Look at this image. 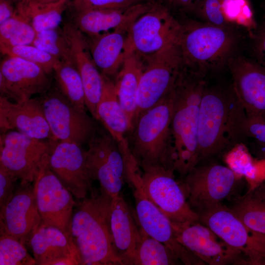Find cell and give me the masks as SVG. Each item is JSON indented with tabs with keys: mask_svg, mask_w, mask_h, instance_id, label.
<instances>
[{
	"mask_svg": "<svg viewBox=\"0 0 265 265\" xmlns=\"http://www.w3.org/2000/svg\"><path fill=\"white\" fill-rule=\"evenodd\" d=\"M247 120L232 84L209 86L206 82L198 127L199 163L245 144Z\"/></svg>",
	"mask_w": 265,
	"mask_h": 265,
	"instance_id": "cell-1",
	"label": "cell"
},
{
	"mask_svg": "<svg viewBox=\"0 0 265 265\" xmlns=\"http://www.w3.org/2000/svg\"><path fill=\"white\" fill-rule=\"evenodd\" d=\"M112 197L94 188L75 206L69 232L83 265H124L110 225Z\"/></svg>",
	"mask_w": 265,
	"mask_h": 265,
	"instance_id": "cell-2",
	"label": "cell"
},
{
	"mask_svg": "<svg viewBox=\"0 0 265 265\" xmlns=\"http://www.w3.org/2000/svg\"><path fill=\"white\" fill-rule=\"evenodd\" d=\"M205 76L184 65L172 89L171 128L176 156L174 169L183 176L199 163L198 127Z\"/></svg>",
	"mask_w": 265,
	"mask_h": 265,
	"instance_id": "cell-3",
	"label": "cell"
},
{
	"mask_svg": "<svg viewBox=\"0 0 265 265\" xmlns=\"http://www.w3.org/2000/svg\"><path fill=\"white\" fill-rule=\"evenodd\" d=\"M172 89L157 104L140 112L128 132L131 152L141 169L161 167L174 170L176 156L171 128Z\"/></svg>",
	"mask_w": 265,
	"mask_h": 265,
	"instance_id": "cell-4",
	"label": "cell"
},
{
	"mask_svg": "<svg viewBox=\"0 0 265 265\" xmlns=\"http://www.w3.org/2000/svg\"><path fill=\"white\" fill-rule=\"evenodd\" d=\"M182 26L178 45L184 66L206 74L231 58L237 37L229 26L195 22Z\"/></svg>",
	"mask_w": 265,
	"mask_h": 265,
	"instance_id": "cell-5",
	"label": "cell"
},
{
	"mask_svg": "<svg viewBox=\"0 0 265 265\" xmlns=\"http://www.w3.org/2000/svg\"><path fill=\"white\" fill-rule=\"evenodd\" d=\"M138 183L139 187L172 222L187 224L199 221V215L189 204L181 183L175 179L173 169L147 167Z\"/></svg>",
	"mask_w": 265,
	"mask_h": 265,
	"instance_id": "cell-6",
	"label": "cell"
},
{
	"mask_svg": "<svg viewBox=\"0 0 265 265\" xmlns=\"http://www.w3.org/2000/svg\"><path fill=\"white\" fill-rule=\"evenodd\" d=\"M239 177L228 166L215 162L198 163L185 175L181 184L189 204L198 213L222 204L231 196Z\"/></svg>",
	"mask_w": 265,
	"mask_h": 265,
	"instance_id": "cell-7",
	"label": "cell"
},
{
	"mask_svg": "<svg viewBox=\"0 0 265 265\" xmlns=\"http://www.w3.org/2000/svg\"><path fill=\"white\" fill-rule=\"evenodd\" d=\"M142 56L144 67L137 93L134 120L140 112L157 104L170 92L184 66L178 43Z\"/></svg>",
	"mask_w": 265,
	"mask_h": 265,
	"instance_id": "cell-8",
	"label": "cell"
},
{
	"mask_svg": "<svg viewBox=\"0 0 265 265\" xmlns=\"http://www.w3.org/2000/svg\"><path fill=\"white\" fill-rule=\"evenodd\" d=\"M199 221L239 251L249 265H265V234L247 227L230 208L220 204L197 213Z\"/></svg>",
	"mask_w": 265,
	"mask_h": 265,
	"instance_id": "cell-9",
	"label": "cell"
},
{
	"mask_svg": "<svg viewBox=\"0 0 265 265\" xmlns=\"http://www.w3.org/2000/svg\"><path fill=\"white\" fill-rule=\"evenodd\" d=\"M182 27L167 8L159 4L131 26L126 42L127 55L136 53L148 56L178 43Z\"/></svg>",
	"mask_w": 265,
	"mask_h": 265,
	"instance_id": "cell-10",
	"label": "cell"
},
{
	"mask_svg": "<svg viewBox=\"0 0 265 265\" xmlns=\"http://www.w3.org/2000/svg\"><path fill=\"white\" fill-rule=\"evenodd\" d=\"M39 99L56 140L82 145L96 132L98 129L93 118L77 109L58 88L50 89Z\"/></svg>",
	"mask_w": 265,
	"mask_h": 265,
	"instance_id": "cell-11",
	"label": "cell"
},
{
	"mask_svg": "<svg viewBox=\"0 0 265 265\" xmlns=\"http://www.w3.org/2000/svg\"><path fill=\"white\" fill-rule=\"evenodd\" d=\"M52 140L29 137L16 131L0 135V165L20 180V184L34 182L48 158Z\"/></svg>",
	"mask_w": 265,
	"mask_h": 265,
	"instance_id": "cell-12",
	"label": "cell"
},
{
	"mask_svg": "<svg viewBox=\"0 0 265 265\" xmlns=\"http://www.w3.org/2000/svg\"><path fill=\"white\" fill-rule=\"evenodd\" d=\"M86 165L93 181L112 198L120 194L126 179V163L118 146L108 133L99 131L87 143Z\"/></svg>",
	"mask_w": 265,
	"mask_h": 265,
	"instance_id": "cell-13",
	"label": "cell"
},
{
	"mask_svg": "<svg viewBox=\"0 0 265 265\" xmlns=\"http://www.w3.org/2000/svg\"><path fill=\"white\" fill-rule=\"evenodd\" d=\"M33 186L41 223L70 234V225L77 203L48 165V157L42 164Z\"/></svg>",
	"mask_w": 265,
	"mask_h": 265,
	"instance_id": "cell-14",
	"label": "cell"
},
{
	"mask_svg": "<svg viewBox=\"0 0 265 265\" xmlns=\"http://www.w3.org/2000/svg\"><path fill=\"white\" fill-rule=\"evenodd\" d=\"M172 225L178 241L205 265H249L239 251L201 222Z\"/></svg>",
	"mask_w": 265,
	"mask_h": 265,
	"instance_id": "cell-15",
	"label": "cell"
},
{
	"mask_svg": "<svg viewBox=\"0 0 265 265\" xmlns=\"http://www.w3.org/2000/svg\"><path fill=\"white\" fill-rule=\"evenodd\" d=\"M48 165L62 184L78 200L87 196L93 189L86 165V150L75 142L52 140Z\"/></svg>",
	"mask_w": 265,
	"mask_h": 265,
	"instance_id": "cell-16",
	"label": "cell"
},
{
	"mask_svg": "<svg viewBox=\"0 0 265 265\" xmlns=\"http://www.w3.org/2000/svg\"><path fill=\"white\" fill-rule=\"evenodd\" d=\"M48 74L39 65L23 59L7 56L0 65V95L16 103L50 89Z\"/></svg>",
	"mask_w": 265,
	"mask_h": 265,
	"instance_id": "cell-17",
	"label": "cell"
},
{
	"mask_svg": "<svg viewBox=\"0 0 265 265\" xmlns=\"http://www.w3.org/2000/svg\"><path fill=\"white\" fill-rule=\"evenodd\" d=\"M132 188L136 218L143 231L170 248L183 264L205 265L178 241L169 218L144 195L139 187Z\"/></svg>",
	"mask_w": 265,
	"mask_h": 265,
	"instance_id": "cell-18",
	"label": "cell"
},
{
	"mask_svg": "<svg viewBox=\"0 0 265 265\" xmlns=\"http://www.w3.org/2000/svg\"><path fill=\"white\" fill-rule=\"evenodd\" d=\"M234 90L248 119L265 120V67L242 57L228 62Z\"/></svg>",
	"mask_w": 265,
	"mask_h": 265,
	"instance_id": "cell-19",
	"label": "cell"
},
{
	"mask_svg": "<svg viewBox=\"0 0 265 265\" xmlns=\"http://www.w3.org/2000/svg\"><path fill=\"white\" fill-rule=\"evenodd\" d=\"M103 88L96 111V120L100 121L116 141L126 163V175L133 177L140 172L130 147L128 133L130 125L119 103L114 81L102 74Z\"/></svg>",
	"mask_w": 265,
	"mask_h": 265,
	"instance_id": "cell-20",
	"label": "cell"
},
{
	"mask_svg": "<svg viewBox=\"0 0 265 265\" xmlns=\"http://www.w3.org/2000/svg\"><path fill=\"white\" fill-rule=\"evenodd\" d=\"M20 184L0 213V233L27 243L41 222L33 186Z\"/></svg>",
	"mask_w": 265,
	"mask_h": 265,
	"instance_id": "cell-21",
	"label": "cell"
},
{
	"mask_svg": "<svg viewBox=\"0 0 265 265\" xmlns=\"http://www.w3.org/2000/svg\"><path fill=\"white\" fill-rule=\"evenodd\" d=\"M0 128L3 133L15 130L32 138L57 140L51 131L39 98L12 103L0 95Z\"/></svg>",
	"mask_w": 265,
	"mask_h": 265,
	"instance_id": "cell-22",
	"label": "cell"
},
{
	"mask_svg": "<svg viewBox=\"0 0 265 265\" xmlns=\"http://www.w3.org/2000/svg\"><path fill=\"white\" fill-rule=\"evenodd\" d=\"M62 30L82 80L86 108L96 119L97 107L102 93V74L93 60L84 34L73 23L64 24Z\"/></svg>",
	"mask_w": 265,
	"mask_h": 265,
	"instance_id": "cell-23",
	"label": "cell"
},
{
	"mask_svg": "<svg viewBox=\"0 0 265 265\" xmlns=\"http://www.w3.org/2000/svg\"><path fill=\"white\" fill-rule=\"evenodd\" d=\"M28 243L38 265H78L82 262L70 234L40 224Z\"/></svg>",
	"mask_w": 265,
	"mask_h": 265,
	"instance_id": "cell-24",
	"label": "cell"
},
{
	"mask_svg": "<svg viewBox=\"0 0 265 265\" xmlns=\"http://www.w3.org/2000/svg\"><path fill=\"white\" fill-rule=\"evenodd\" d=\"M159 3L140 2L126 9H91L77 12L73 24L87 37L115 30L128 31L141 15Z\"/></svg>",
	"mask_w": 265,
	"mask_h": 265,
	"instance_id": "cell-25",
	"label": "cell"
},
{
	"mask_svg": "<svg viewBox=\"0 0 265 265\" xmlns=\"http://www.w3.org/2000/svg\"><path fill=\"white\" fill-rule=\"evenodd\" d=\"M129 206L119 194L112 198L110 225L113 240L124 265H132L140 227Z\"/></svg>",
	"mask_w": 265,
	"mask_h": 265,
	"instance_id": "cell-26",
	"label": "cell"
},
{
	"mask_svg": "<svg viewBox=\"0 0 265 265\" xmlns=\"http://www.w3.org/2000/svg\"><path fill=\"white\" fill-rule=\"evenodd\" d=\"M128 31L115 30L86 38L93 60L101 74L116 76L127 57Z\"/></svg>",
	"mask_w": 265,
	"mask_h": 265,
	"instance_id": "cell-27",
	"label": "cell"
},
{
	"mask_svg": "<svg viewBox=\"0 0 265 265\" xmlns=\"http://www.w3.org/2000/svg\"><path fill=\"white\" fill-rule=\"evenodd\" d=\"M144 67L143 56L132 53L126 58L115 76L116 91L119 103L128 119L130 130L135 115L137 93Z\"/></svg>",
	"mask_w": 265,
	"mask_h": 265,
	"instance_id": "cell-28",
	"label": "cell"
},
{
	"mask_svg": "<svg viewBox=\"0 0 265 265\" xmlns=\"http://www.w3.org/2000/svg\"><path fill=\"white\" fill-rule=\"evenodd\" d=\"M230 209L247 227L265 234V194L258 185L236 197Z\"/></svg>",
	"mask_w": 265,
	"mask_h": 265,
	"instance_id": "cell-29",
	"label": "cell"
},
{
	"mask_svg": "<svg viewBox=\"0 0 265 265\" xmlns=\"http://www.w3.org/2000/svg\"><path fill=\"white\" fill-rule=\"evenodd\" d=\"M53 72L58 89L77 109L86 112L82 80L73 60L59 61Z\"/></svg>",
	"mask_w": 265,
	"mask_h": 265,
	"instance_id": "cell-30",
	"label": "cell"
},
{
	"mask_svg": "<svg viewBox=\"0 0 265 265\" xmlns=\"http://www.w3.org/2000/svg\"><path fill=\"white\" fill-rule=\"evenodd\" d=\"M68 0H61L47 4H35L26 1L15 7L28 20L37 33L59 27Z\"/></svg>",
	"mask_w": 265,
	"mask_h": 265,
	"instance_id": "cell-31",
	"label": "cell"
},
{
	"mask_svg": "<svg viewBox=\"0 0 265 265\" xmlns=\"http://www.w3.org/2000/svg\"><path fill=\"white\" fill-rule=\"evenodd\" d=\"M180 263L170 248L148 235L140 228V238L132 265H173Z\"/></svg>",
	"mask_w": 265,
	"mask_h": 265,
	"instance_id": "cell-32",
	"label": "cell"
},
{
	"mask_svg": "<svg viewBox=\"0 0 265 265\" xmlns=\"http://www.w3.org/2000/svg\"><path fill=\"white\" fill-rule=\"evenodd\" d=\"M36 32L16 9L15 14L0 24V45L18 46L32 45Z\"/></svg>",
	"mask_w": 265,
	"mask_h": 265,
	"instance_id": "cell-33",
	"label": "cell"
},
{
	"mask_svg": "<svg viewBox=\"0 0 265 265\" xmlns=\"http://www.w3.org/2000/svg\"><path fill=\"white\" fill-rule=\"evenodd\" d=\"M32 45L59 61L73 60L67 39L59 27L37 32Z\"/></svg>",
	"mask_w": 265,
	"mask_h": 265,
	"instance_id": "cell-34",
	"label": "cell"
},
{
	"mask_svg": "<svg viewBox=\"0 0 265 265\" xmlns=\"http://www.w3.org/2000/svg\"><path fill=\"white\" fill-rule=\"evenodd\" d=\"M0 50L7 56L19 57L39 65L48 75L53 71L55 65L59 61L32 45L18 46L0 45Z\"/></svg>",
	"mask_w": 265,
	"mask_h": 265,
	"instance_id": "cell-35",
	"label": "cell"
},
{
	"mask_svg": "<svg viewBox=\"0 0 265 265\" xmlns=\"http://www.w3.org/2000/svg\"><path fill=\"white\" fill-rule=\"evenodd\" d=\"M0 265H34L36 261L18 239L0 233Z\"/></svg>",
	"mask_w": 265,
	"mask_h": 265,
	"instance_id": "cell-36",
	"label": "cell"
},
{
	"mask_svg": "<svg viewBox=\"0 0 265 265\" xmlns=\"http://www.w3.org/2000/svg\"><path fill=\"white\" fill-rule=\"evenodd\" d=\"M245 144L237 145L225 154L228 166L239 176L254 180L256 168L245 147Z\"/></svg>",
	"mask_w": 265,
	"mask_h": 265,
	"instance_id": "cell-37",
	"label": "cell"
},
{
	"mask_svg": "<svg viewBox=\"0 0 265 265\" xmlns=\"http://www.w3.org/2000/svg\"><path fill=\"white\" fill-rule=\"evenodd\" d=\"M223 14L227 21H245L251 17L250 9L246 0H222L221 2Z\"/></svg>",
	"mask_w": 265,
	"mask_h": 265,
	"instance_id": "cell-38",
	"label": "cell"
},
{
	"mask_svg": "<svg viewBox=\"0 0 265 265\" xmlns=\"http://www.w3.org/2000/svg\"><path fill=\"white\" fill-rule=\"evenodd\" d=\"M142 0H81L75 8L77 12L91 9H126Z\"/></svg>",
	"mask_w": 265,
	"mask_h": 265,
	"instance_id": "cell-39",
	"label": "cell"
},
{
	"mask_svg": "<svg viewBox=\"0 0 265 265\" xmlns=\"http://www.w3.org/2000/svg\"><path fill=\"white\" fill-rule=\"evenodd\" d=\"M200 14L207 23L220 27L228 26L219 0H206Z\"/></svg>",
	"mask_w": 265,
	"mask_h": 265,
	"instance_id": "cell-40",
	"label": "cell"
},
{
	"mask_svg": "<svg viewBox=\"0 0 265 265\" xmlns=\"http://www.w3.org/2000/svg\"><path fill=\"white\" fill-rule=\"evenodd\" d=\"M17 180L15 176L0 165V213L13 197Z\"/></svg>",
	"mask_w": 265,
	"mask_h": 265,
	"instance_id": "cell-41",
	"label": "cell"
},
{
	"mask_svg": "<svg viewBox=\"0 0 265 265\" xmlns=\"http://www.w3.org/2000/svg\"><path fill=\"white\" fill-rule=\"evenodd\" d=\"M247 135L248 138L254 139L262 147L265 148V120L248 119Z\"/></svg>",
	"mask_w": 265,
	"mask_h": 265,
	"instance_id": "cell-42",
	"label": "cell"
},
{
	"mask_svg": "<svg viewBox=\"0 0 265 265\" xmlns=\"http://www.w3.org/2000/svg\"><path fill=\"white\" fill-rule=\"evenodd\" d=\"M15 11L16 7L11 0H0V24L12 17Z\"/></svg>",
	"mask_w": 265,
	"mask_h": 265,
	"instance_id": "cell-43",
	"label": "cell"
},
{
	"mask_svg": "<svg viewBox=\"0 0 265 265\" xmlns=\"http://www.w3.org/2000/svg\"><path fill=\"white\" fill-rule=\"evenodd\" d=\"M168 4L181 8L185 10H189L194 4V0H164Z\"/></svg>",
	"mask_w": 265,
	"mask_h": 265,
	"instance_id": "cell-44",
	"label": "cell"
},
{
	"mask_svg": "<svg viewBox=\"0 0 265 265\" xmlns=\"http://www.w3.org/2000/svg\"><path fill=\"white\" fill-rule=\"evenodd\" d=\"M258 45L260 50L265 55V24L259 33Z\"/></svg>",
	"mask_w": 265,
	"mask_h": 265,
	"instance_id": "cell-45",
	"label": "cell"
},
{
	"mask_svg": "<svg viewBox=\"0 0 265 265\" xmlns=\"http://www.w3.org/2000/svg\"><path fill=\"white\" fill-rule=\"evenodd\" d=\"M61 0H28L31 3L39 4H47L57 2Z\"/></svg>",
	"mask_w": 265,
	"mask_h": 265,
	"instance_id": "cell-46",
	"label": "cell"
},
{
	"mask_svg": "<svg viewBox=\"0 0 265 265\" xmlns=\"http://www.w3.org/2000/svg\"><path fill=\"white\" fill-rule=\"evenodd\" d=\"M264 192V193L265 194V181L262 182L259 184L258 185Z\"/></svg>",
	"mask_w": 265,
	"mask_h": 265,
	"instance_id": "cell-47",
	"label": "cell"
},
{
	"mask_svg": "<svg viewBox=\"0 0 265 265\" xmlns=\"http://www.w3.org/2000/svg\"><path fill=\"white\" fill-rule=\"evenodd\" d=\"M14 3V4H15L16 6L18 5V4H21L23 2H24L25 1H26V0H11Z\"/></svg>",
	"mask_w": 265,
	"mask_h": 265,
	"instance_id": "cell-48",
	"label": "cell"
},
{
	"mask_svg": "<svg viewBox=\"0 0 265 265\" xmlns=\"http://www.w3.org/2000/svg\"><path fill=\"white\" fill-rule=\"evenodd\" d=\"M81 0H74V5L76 8L80 4Z\"/></svg>",
	"mask_w": 265,
	"mask_h": 265,
	"instance_id": "cell-49",
	"label": "cell"
},
{
	"mask_svg": "<svg viewBox=\"0 0 265 265\" xmlns=\"http://www.w3.org/2000/svg\"><path fill=\"white\" fill-rule=\"evenodd\" d=\"M152 0V1H155V0H156V1L157 0L159 1H163L164 0Z\"/></svg>",
	"mask_w": 265,
	"mask_h": 265,
	"instance_id": "cell-50",
	"label": "cell"
},
{
	"mask_svg": "<svg viewBox=\"0 0 265 265\" xmlns=\"http://www.w3.org/2000/svg\"><path fill=\"white\" fill-rule=\"evenodd\" d=\"M194 1H195V2H196V0H194ZM193 5H194V4H193Z\"/></svg>",
	"mask_w": 265,
	"mask_h": 265,
	"instance_id": "cell-51",
	"label": "cell"
}]
</instances>
